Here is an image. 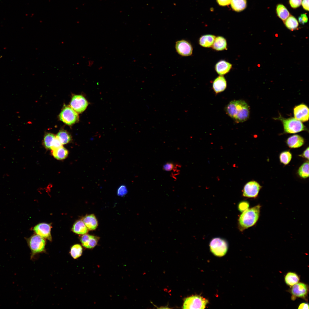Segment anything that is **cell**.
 <instances>
[{
	"label": "cell",
	"mask_w": 309,
	"mask_h": 309,
	"mask_svg": "<svg viewBox=\"0 0 309 309\" xmlns=\"http://www.w3.org/2000/svg\"><path fill=\"white\" fill-rule=\"evenodd\" d=\"M302 5L304 9L306 10H309V0H303Z\"/></svg>",
	"instance_id": "40"
},
{
	"label": "cell",
	"mask_w": 309,
	"mask_h": 309,
	"mask_svg": "<svg viewBox=\"0 0 309 309\" xmlns=\"http://www.w3.org/2000/svg\"><path fill=\"white\" fill-rule=\"evenodd\" d=\"M225 110L227 114L237 123L245 122L249 117V106L243 100L231 101L226 106Z\"/></svg>",
	"instance_id": "1"
},
{
	"label": "cell",
	"mask_w": 309,
	"mask_h": 309,
	"mask_svg": "<svg viewBox=\"0 0 309 309\" xmlns=\"http://www.w3.org/2000/svg\"><path fill=\"white\" fill-rule=\"evenodd\" d=\"M51 229L50 225L45 223H40L35 226L33 229L37 234L51 241Z\"/></svg>",
	"instance_id": "13"
},
{
	"label": "cell",
	"mask_w": 309,
	"mask_h": 309,
	"mask_svg": "<svg viewBox=\"0 0 309 309\" xmlns=\"http://www.w3.org/2000/svg\"><path fill=\"white\" fill-rule=\"evenodd\" d=\"M298 21L301 24L304 25L307 22L308 18L306 14L304 13L298 17Z\"/></svg>",
	"instance_id": "37"
},
{
	"label": "cell",
	"mask_w": 309,
	"mask_h": 309,
	"mask_svg": "<svg viewBox=\"0 0 309 309\" xmlns=\"http://www.w3.org/2000/svg\"><path fill=\"white\" fill-rule=\"evenodd\" d=\"M208 303L205 298L199 295H193L186 298L184 300L183 309H204Z\"/></svg>",
	"instance_id": "6"
},
{
	"label": "cell",
	"mask_w": 309,
	"mask_h": 309,
	"mask_svg": "<svg viewBox=\"0 0 309 309\" xmlns=\"http://www.w3.org/2000/svg\"><path fill=\"white\" fill-rule=\"evenodd\" d=\"M128 191L126 186L124 185L120 186L118 189L117 194L119 196L123 197L127 193Z\"/></svg>",
	"instance_id": "34"
},
{
	"label": "cell",
	"mask_w": 309,
	"mask_h": 309,
	"mask_svg": "<svg viewBox=\"0 0 309 309\" xmlns=\"http://www.w3.org/2000/svg\"><path fill=\"white\" fill-rule=\"evenodd\" d=\"M93 63V62H92V61H89V62H88V63H89L88 64V65H89L88 66H91L92 65Z\"/></svg>",
	"instance_id": "42"
},
{
	"label": "cell",
	"mask_w": 309,
	"mask_h": 309,
	"mask_svg": "<svg viewBox=\"0 0 309 309\" xmlns=\"http://www.w3.org/2000/svg\"><path fill=\"white\" fill-rule=\"evenodd\" d=\"M55 137V136L51 133H47L45 135L43 138V144L46 149H51L52 144Z\"/></svg>",
	"instance_id": "31"
},
{
	"label": "cell",
	"mask_w": 309,
	"mask_h": 309,
	"mask_svg": "<svg viewBox=\"0 0 309 309\" xmlns=\"http://www.w3.org/2000/svg\"><path fill=\"white\" fill-rule=\"evenodd\" d=\"M278 16L284 21L290 15V13L286 7L282 4H278L276 8Z\"/></svg>",
	"instance_id": "23"
},
{
	"label": "cell",
	"mask_w": 309,
	"mask_h": 309,
	"mask_svg": "<svg viewBox=\"0 0 309 309\" xmlns=\"http://www.w3.org/2000/svg\"><path fill=\"white\" fill-rule=\"evenodd\" d=\"M249 206V203L247 201H242L240 202L238 205V210L241 212H243L248 209Z\"/></svg>",
	"instance_id": "33"
},
{
	"label": "cell",
	"mask_w": 309,
	"mask_h": 309,
	"mask_svg": "<svg viewBox=\"0 0 309 309\" xmlns=\"http://www.w3.org/2000/svg\"><path fill=\"white\" fill-rule=\"evenodd\" d=\"M175 48L177 52L182 56H189L192 54L193 49L191 44L185 40L182 39L176 42Z\"/></svg>",
	"instance_id": "11"
},
{
	"label": "cell",
	"mask_w": 309,
	"mask_h": 309,
	"mask_svg": "<svg viewBox=\"0 0 309 309\" xmlns=\"http://www.w3.org/2000/svg\"><path fill=\"white\" fill-rule=\"evenodd\" d=\"M284 23L286 27L292 31L297 29L299 25L297 19L292 15L289 16L284 21Z\"/></svg>",
	"instance_id": "25"
},
{
	"label": "cell",
	"mask_w": 309,
	"mask_h": 309,
	"mask_svg": "<svg viewBox=\"0 0 309 309\" xmlns=\"http://www.w3.org/2000/svg\"><path fill=\"white\" fill-rule=\"evenodd\" d=\"M83 249L82 246L79 244H76L71 247L70 252L72 257L76 259L80 257L82 254Z\"/></svg>",
	"instance_id": "27"
},
{
	"label": "cell",
	"mask_w": 309,
	"mask_h": 309,
	"mask_svg": "<svg viewBox=\"0 0 309 309\" xmlns=\"http://www.w3.org/2000/svg\"><path fill=\"white\" fill-rule=\"evenodd\" d=\"M99 239L100 237L97 236L91 235L89 239L82 245L83 247L86 248L92 249L97 245Z\"/></svg>",
	"instance_id": "30"
},
{
	"label": "cell",
	"mask_w": 309,
	"mask_h": 309,
	"mask_svg": "<svg viewBox=\"0 0 309 309\" xmlns=\"http://www.w3.org/2000/svg\"><path fill=\"white\" fill-rule=\"evenodd\" d=\"M302 0H289V3L291 7L293 8H297L300 6Z\"/></svg>",
	"instance_id": "36"
},
{
	"label": "cell",
	"mask_w": 309,
	"mask_h": 309,
	"mask_svg": "<svg viewBox=\"0 0 309 309\" xmlns=\"http://www.w3.org/2000/svg\"><path fill=\"white\" fill-rule=\"evenodd\" d=\"M293 113L294 118L302 122L307 121L309 119V108L304 104H301L294 108Z\"/></svg>",
	"instance_id": "12"
},
{
	"label": "cell",
	"mask_w": 309,
	"mask_h": 309,
	"mask_svg": "<svg viewBox=\"0 0 309 309\" xmlns=\"http://www.w3.org/2000/svg\"><path fill=\"white\" fill-rule=\"evenodd\" d=\"M210 250L215 255L222 257L227 253L228 249V244L227 241L220 237L212 239L209 243Z\"/></svg>",
	"instance_id": "5"
},
{
	"label": "cell",
	"mask_w": 309,
	"mask_h": 309,
	"mask_svg": "<svg viewBox=\"0 0 309 309\" xmlns=\"http://www.w3.org/2000/svg\"><path fill=\"white\" fill-rule=\"evenodd\" d=\"M299 156L302 157L303 158L308 159V160L309 159V147H308L306 148L305 150L303 151L302 154L300 155Z\"/></svg>",
	"instance_id": "39"
},
{
	"label": "cell",
	"mask_w": 309,
	"mask_h": 309,
	"mask_svg": "<svg viewBox=\"0 0 309 309\" xmlns=\"http://www.w3.org/2000/svg\"><path fill=\"white\" fill-rule=\"evenodd\" d=\"M72 230L74 233L79 234H84L88 231V229L82 220L76 221L74 224Z\"/></svg>",
	"instance_id": "20"
},
{
	"label": "cell",
	"mask_w": 309,
	"mask_h": 309,
	"mask_svg": "<svg viewBox=\"0 0 309 309\" xmlns=\"http://www.w3.org/2000/svg\"><path fill=\"white\" fill-rule=\"evenodd\" d=\"M232 67V64L224 60H221L216 64L215 69L217 73L223 76L228 73Z\"/></svg>",
	"instance_id": "15"
},
{
	"label": "cell",
	"mask_w": 309,
	"mask_h": 309,
	"mask_svg": "<svg viewBox=\"0 0 309 309\" xmlns=\"http://www.w3.org/2000/svg\"><path fill=\"white\" fill-rule=\"evenodd\" d=\"M88 103L86 98L80 95L74 96L70 103V106L77 113L84 112L86 108Z\"/></svg>",
	"instance_id": "9"
},
{
	"label": "cell",
	"mask_w": 309,
	"mask_h": 309,
	"mask_svg": "<svg viewBox=\"0 0 309 309\" xmlns=\"http://www.w3.org/2000/svg\"><path fill=\"white\" fill-rule=\"evenodd\" d=\"M304 138L298 134H294L288 137L286 141L288 146L291 148H297L302 146L304 144Z\"/></svg>",
	"instance_id": "14"
},
{
	"label": "cell",
	"mask_w": 309,
	"mask_h": 309,
	"mask_svg": "<svg viewBox=\"0 0 309 309\" xmlns=\"http://www.w3.org/2000/svg\"><path fill=\"white\" fill-rule=\"evenodd\" d=\"M62 144L59 139L56 136L51 146V149L52 150L62 146Z\"/></svg>",
	"instance_id": "35"
},
{
	"label": "cell",
	"mask_w": 309,
	"mask_h": 309,
	"mask_svg": "<svg viewBox=\"0 0 309 309\" xmlns=\"http://www.w3.org/2000/svg\"><path fill=\"white\" fill-rule=\"evenodd\" d=\"M176 165L172 162H167L163 165V169L165 171L171 172L176 169Z\"/></svg>",
	"instance_id": "32"
},
{
	"label": "cell",
	"mask_w": 309,
	"mask_h": 309,
	"mask_svg": "<svg viewBox=\"0 0 309 309\" xmlns=\"http://www.w3.org/2000/svg\"><path fill=\"white\" fill-rule=\"evenodd\" d=\"M227 87V82L222 76H219L216 78L213 82V88L216 93L223 91Z\"/></svg>",
	"instance_id": "16"
},
{
	"label": "cell",
	"mask_w": 309,
	"mask_h": 309,
	"mask_svg": "<svg viewBox=\"0 0 309 309\" xmlns=\"http://www.w3.org/2000/svg\"><path fill=\"white\" fill-rule=\"evenodd\" d=\"M262 188L261 186L257 182L255 181H249L243 187V195L248 198H256Z\"/></svg>",
	"instance_id": "8"
},
{
	"label": "cell",
	"mask_w": 309,
	"mask_h": 309,
	"mask_svg": "<svg viewBox=\"0 0 309 309\" xmlns=\"http://www.w3.org/2000/svg\"><path fill=\"white\" fill-rule=\"evenodd\" d=\"M59 117L60 120L69 125L77 122L79 119L78 113L68 106H64Z\"/></svg>",
	"instance_id": "7"
},
{
	"label": "cell",
	"mask_w": 309,
	"mask_h": 309,
	"mask_svg": "<svg viewBox=\"0 0 309 309\" xmlns=\"http://www.w3.org/2000/svg\"><path fill=\"white\" fill-rule=\"evenodd\" d=\"M52 154L53 157L58 160H62L66 159L68 156V150L62 146L52 150Z\"/></svg>",
	"instance_id": "22"
},
{
	"label": "cell",
	"mask_w": 309,
	"mask_h": 309,
	"mask_svg": "<svg viewBox=\"0 0 309 309\" xmlns=\"http://www.w3.org/2000/svg\"><path fill=\"white\" fill-rule=\"evenodd\" d=\"M298 173L299 176L303 179L309 177V162L308 161L303 163L299 168Z\"/></svg>",
	"instance_id": "28"
},
{
	"label": "cell",
	"mask_w": 309,
	"mask_h": 309,
	"mask_svg": "<svg viewBox=\"0 0 309 309\" xmlns=\"http://www.w3.org/2000/svg\"><path fill=\"white\" fill-rule=\"evenodd\" d=\"M82 220L88 230H94L98 225L97 220L93 214L86 215L82 218Z\"/></svg>",
	"instance_id": "17"
},
{
	"label": "cell",
	"mask_w": 309,
	"mask_h": 309,
	"mask_svg": "<svg viewBox=\"0 0 309 309\" xmlns=\"http://www.w3.org/2000/svg\"><path fill=\"white\" fill-rule=\"evenodd\" d=\"M62 144L68 143L71 140L70 135L66 131L62 130L59 131L56 136Z\"/></svg>",
	"instance_id": "26"
},
{
	"label": "cell",
	"mask_w": 309,
	"mask_h": 309,
	"mask_svg": "<svg viewBox=\"0 0 309 309\" xmlns=\"http://www.w3.org/2000/svg\"><path fill=\"white\" fill-rule=\"evenodd\" d=\"M292 157V155L291 153L288 150L282 152L279 155V159L280 162L285 165H287L290 163Z\"/></svg>",
	"instance_id": "29"
},
{
	"label": "cell",
	"mask_w": 309,
	"mask_h": 309,
	"mask_svg": "<svg viewBox=\"0 0 309 309\" xmlns=\"http://www.w3.org/2000/svg\"><path fill=\"white\" fill-rule=\"evenodd\" d=\"M298 308L300 309H308V304L307 303H302L300 304L298 306Z\"/></svg>",
	"instance_id": "41"
},
{
	"label": "cell",
	"mask_w": 309,
	"mask_h": 309,
	"mask_svg": "<svg viewBox=\"0 0 309 309\" xmlns=\"http://www.w3.org/2000/svg\"><path fill=\"white\" fill-rule=\"evenodd\" d=\"M227 46L225 39L223 37L219 36L215 37L212 47L214 50L220 51L226 49Z\"/></svg>",
	"instance_id": "18"
},
{
	"label": "cell",
	"mask_w": 309,
	"mask_h": 309,
	"mask_svg": "<svg viewBox=\"0 0 309 309\" xmlns=\"http://www.w3.org/2000/svg\"><path fill=\"white\" fill-rule=\"evenodd\" d=\"M308 291V286L302 282H298L291 286L290 292L292 295V300L296 298H305Z\"/></svg>",
	"instance_id": "10"
},
{
	"label": "cell",
	"mask_w": 309,
	"mask_h": 309,
	"mask_svg": "<svg viewBox=\"0 0 309 309\" xmlns=\"http://www.w3.org/2000/svg\"><path fill=\"white\" fill-rule=\"evenodd\" d=\"M261 206L258 205L242 212L238 220V227L242 231L254 225L259 218Z\"/></svg>",
	"instance_id": "2"
},
{
	"label": "cell",
	"mask_w": 309,
	"mask_h": 309,
	"mask_svg": "<svg viewBox=\"0 0 309 309\" xmlns=\"http://www.w3.org/2000/svg\"><path fill=\"white\" fill-rule=\"evenodd\" d=\"M215 37V35L211 34L203 35L199 38V43L204 47H210L212 46Z\"/></svg>",
	"instance_id": "19"
},
{
	"label": "cell",
	"mask_w": 309,
	"mask_h": 309,
	"mask_svg": "<svg viewBox=\"0 0 309 309\" xmlns=\"http://www.w3.org/2000/svg\"><path fill=\"white\" fill-rule=\"evenodd\" d=\"M275 120L280 121L283 125L285 133L294 134L303 131L307 130V129L302 122L294 117L285 118L281 115Z\"/></svg>",
	"instance_id": "3"
},
{
	"label": "cell",
	"mask_w": 309,
	"mask_h": 309,
	"mask_svg": "<svg viewBox=\"0 0 309 309\" xmlns=\"http://www.w3.org/2000/svg\"><path fill=\"white\" fill-rule=\"evenodd\" d=\"M27 241L31 251V259H33L37 254L45 252V241L42 237L37 234L34 235Z\"/></svg>",
	"instance_id": "4"
},
{
	"label": "cell",
	"mask_w": 309,
	"mask_h": 309,
	"mask_svg": "<svg viewBox=\"0 0 309 309\" xmlns=\"http://www.w3.org/2000/svg\"><path fill=\"white\" fill-rule=\"evenodd\" d=\"M300 279L298 274L292 272H288L284 277L285 283L287 285L291 287L298 283Z\"/></svg>",
	"instance_id": "21"
},
{
	"label": "cell",
	"mask_w": 309,
	"mask_h": 309,
	"mask_svg": "<svg viewBox=\"0 0 309 309\" xmlns=\"http://www.w3.org/2000/svg\"><path fill=\"white\" fill-rule=\"evenodd\" d=\"M231 0H217L218 4L221 6H225L229 4Z\"/></svg>",
	"instance_id": "38"
},
{
	"label": "cell",
	"mask_w": 309,
	"mask_h": 309,
	"mask_svg": "<svg viewBox=\"0 0 309 309\" xmlns=\"http://www.w3.org/2000/svg\"><path fill=\"white\" fill-rule=\"evenodd\" d=\"M231 3L232 9L237 12L243 10L247 6L246 0H231Z\"/></svg>",
	"instance_id": "24"
}]
</instances>
